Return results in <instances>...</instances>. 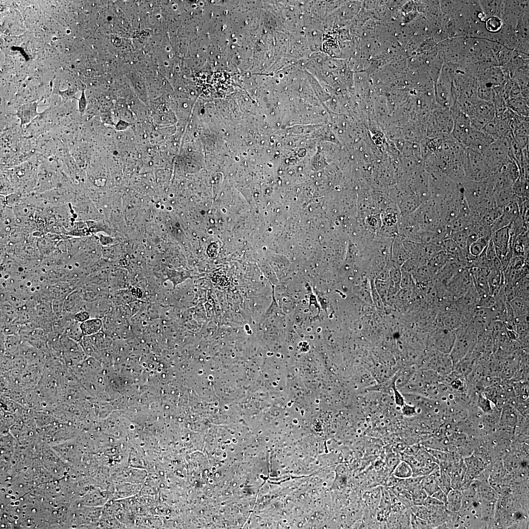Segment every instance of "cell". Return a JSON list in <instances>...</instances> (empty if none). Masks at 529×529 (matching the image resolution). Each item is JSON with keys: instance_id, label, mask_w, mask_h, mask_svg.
Listing matches in <instances>:
<instances>
[{"instance_id": "6da1fadb", "label": "cell", "mask_w": 529, "mask_h": 529, "mask_svg": "<svg viewBox=\"0 0 529 529\" xmlns=\"http://www.w3.org/2000/svg\"><path fill=\"white\" fill-rule=\"evenodd\" d=\"M455 340L450 356L453 366L465 358L477 342V329L474 325L463 324L455 330Z\"/></svg>"}, {"instance_id": "7a4b0ae2", "label": "cell", "mask_w": 529, "mask_h": 529, "mask_svg": "<svg viewBox=\"0 0 529 529\" xmlns=\"http://www.w3.org/2000/svg\"><path fill=\"white\" fill-rule=\"evenodd\" d=\"M464 168L466 180L483 181L492 175L483 156L468 148H465Z\"/></svg>"}, {"instance_id": "3957f363", "label": "cell", "mask_w": 529, "mask_h": 529, "mask_svg": "<svg viewBox=\"0 0 529 529\" xmlns=\"http://www.w3.org/2000/svg\"><path fill=\"white\" fill-rule=\"evenodd\" d=\"M467 116L470 119L472 126L481 130L486 124L496 117V113L492 102L479 99Z\"/></svg>"}, {"instance_id": "277c9868", "label": "cell", "mask_w": 529, "mask_h": 529, "mask_svg": "<svg viewBox=\"0 0 529 529\" xmlns=\"http://www.w3.org/2000/svg\"><path fill=\"white\" fill-rule=\"evenodd\" d=\"M448 291L456 300L467 292L474 286L469 268H462L446 284Z\"/></svg>"}, {"instance_id": "5b68a950", "label": "cell", "mask_w": 529, "mask_h": 529, "mask_svg": "<svg viewBox=\"0 0 529 529\" xmlns=\"http://www.w3.org/2000/svg\"><path fill=\"white\" fill-rule=\"evenodd\" d=\"M19 334L23 341L28 345L39 349H48V336L43 329H21Z\"/></svg>"}, {"instance_id": "8992f818", "label": "cell", "mask_w": 529, "mask_h": 529, "mask_svg": "<svg viewBox=\"0 0 529 529\" xmlns=\"http://www.w3.org/2000/svg\"><path fill=\"white\" fill-rule=\"evenodd\" d=\"M493 141L490 137L473 127L464 147L482 154Z\"/></svg>"}, {"instance_id": "52a82bcc", "label": "cell", "mask_w": 529, "mask_h": 529, "mask_svg": "<svg viewBox=\"0 0 529 529\" xmlns=\"http://www.w3.org/2000/svg\"><path fill=\"white\" fill-rule=\"evenodd\" d=\"M469 269L472 274L474 286L480 298L491 295L487 279L490 269L479 267H472Z\"/></svg>"}, {"instance_id": "ba28073f", "label": "cell", "mask_w": 529, "mask_h": 529, "mask_svg": "<svg viewBox=\"0 0 529 529\" xmlns=\"http://www.w3.org/2000/svg\"><path fill=\"white\" fill-rule=\"evenodd\" d=\"M456 338L455 331L447 328L440 330L434 336L437 349L444 354L450 353Z\"/></svg>"}, {"instance_id": "9c48e42d", "label": "cell", "mask_w": 529, "mask_h": 529, "mask_svg": "<svg viewBox=\"0 0 529 529\" xmlns=\"http://www.w3.org/2000/svg\"><path fill=\"white\" fill-rule=\"evenodd\" d=\"M40 101L28 102L22 104L18 108L15 115L20 120L21 127L28 125L40 114L37 111Z\"/></svg>"}, {"instance_id": "30bf717a", "label": "cell", "mask_w": 529, "mask_h": 529, "mask_svg": "<svg viewBox=\"0 0 529 529\" xmlns=\"http://www.w3.org/2000/svg\"><path fill=\"white\" fill-rule=\"evenodd\" d=\"M480 8L486 18L496 16L501 19L505 1L479 0Z\"/></svg>"}, {"instance_id": "8fae6325", "label": "cell", "mask_w": 529, "mask_h": 529, "mask_svg": "<svg viewBox=\"0 0 529 529\" xmlns=\"http://www.w3.org/2000/svg\"><path fill=\"white\" fill-rule=\"evenodd\" d=\"M491 240L496 249L507 250L511 249L508 226L499 229L491 234Z\"/></svg>"}, {"instance_id": "7c38bea8", "label": "cell", "mask_w": 529, "mask_h": 529, "mask_svg": "<svg viewBox=\"0 0 529 529\" xmlns=\"http://www.w3.org/2000/svg\"><path fill=\"white\" fill-rule=\"evenodd\" d=\"M452 256L444 250L433 255L428 262L427 266L434 275L439 272Z\"/></svg>"}, {"instance_id": "4fadbf2b", "label": "cell", "mask_w": 529, "mask_h": 529, "mask_svg": "<svg viewBox=\"0 0 529 529\" xmlns=\"http://www.w3.org/2000/svg\"><path fill=\"white\" fill-rule=\"evenodd\" d=\"M528 99L522 97L509 98L506 100L507 107L519 116L529 117Z\"/></svg>"}, {"instance_id": "5bb4252c", "label": "cell", "mask_w": 529, "mask_h": 529, "mask_svg": "<svg viewBox=\"0 0 529 529\" xmlns=\"http://www.w3.org/2000/svg\"><path fill=\"white\" fill-rule=\"evenodd\" d=\"M146 476V472L144 470L128 468L120 474V481L140 484Z\"/></svg>"}, {"instance_id": "9a60e30c", "label": "cell", "mask_w": 529, "mask_h": 529, "mask_svg": "<svg viewBox=\"0 0 529 529\" xmlns=\"http://www.w3.org/2000/svg\"><path fill=\"white\" fill-rule=\"evenodd\" d=\"M513 136H529V117L515 114L511 124Z\"/></svg>"}, {"instance_id": "2e32d148", "label": "cell", "mask_w": 529, "mask_h": 529, "mask_svg": "<svg viewBox=\"0 0 529 529\" xmlns=\"http://www.w3.org/2000/svg\"><path fill=\"white\" fill-rule=\"evenodd\" d=\"M103 323L100 318L91 317L80 323L83 336H90L100 332Z\"/></svg>"}, {"instance_id": "e0dca14e", "label": "cell", "mask_w": 529, "mask_h": 529, "mask_svg": "<svg viewBox=\"0 0 529 529\" xmlns=\"http://www.w3.org/2000/svg\"><path fill=\"white\" fill-rule=\"evenodd\" d=\"M80 322L72 319L67 322L64 326L62 336H64L74 341L79 342L83 335L80 328Z\"/></svg>"}, {"instance_id": "ac0fdd59", "label": "cell", "mask_w": 529, "mask_h": 529, "mask_svg": "<svg viewBox=\"0 0 529 529\" xmlns=\"http://www.w3.org/2000/svg\"><path fill=\"white\" fill-rule=\"evenodd\" d=\"M515 196L511 189V187L493 193V198L495 204L498 207L503 209L514 201Z\"/></svg>"}, {"instance_id": "d6986e66", "label": "cell", "mask_w": 529, "mask_h": 529, "mask_svg": "<svg viewBox=\"0 0 529 529\" xmlns=\"http://www.w3.org/2000/svg\"><path fill=\"white\" fill-rule=\"evenodd\" d=\"M529 178L524 175L520 174L518 179L513 183L511 189L515 195L529 198Z\"/></svg>"}, {"instance_id": "ffe728a7", "label": "cell", "mask_w": 529, "mask_h": 529, "mask_svg": "<svg viewBox=\"0 0 529 529\" xmlns=\"http://www.w3.org/2000/svg\"><path fill=\"white\" fill-rule=\"evenodd\" d=\"M512 310L514 317L524 315L529 313V300L515 297L508 302Z\"/></svg>"}, {"instance_id": "44dd1931", "label": "cell", "mask_w": 529, "mask_h": 529, "mask_svg": "<svg viewBox=\"0 0 529 529\" xmlns=\"http://www.w3.org/2000/svg\"><path fill=\"white\" fill-rule=\"evenodd\" d=\"M141 487L140 484L121 482L117 487L116 496L119 498L131 496L138 492Z\"/></svg>"}, {"instance_id": "7402d4cb", "label": "cell", "mask_w": 529, "mask_h": 529, "mask_svg": "<svg viewBox=\"0 0 529 529\" xmlns=\"http://www.w3.org/2000/svg\"><path fill=\"white\" fill-rule=\"evenodd\" d=\"M491 236V235L484 236L471 243L468 247L469 253L474 257L481 254L488 245Z\"/></svg>"}, {"instance_id": "603a6c76", "label": "cell", "mask_w": 529, "mask_h": 529, "mask_svg": "<svg viewBox=\"0 0 529 529\" xmlns=\"http://www.w3.org/2000/svg\"><path fill=\"white\" fill-rule=\"evenodd\" d=\"M393 475L401 480L406 479L413 476V469L407 461L399 462L393 471Z\"/></svg>"}, {"instance_id": "cb8c5ba5", "label": "cell", "mask_w": 529, "mask_h": 529, "mask_svg": "<svg viewBox=\"0 0 529 529\" xmlns=\"http://www.w3.org/2000/svg\"><path fill=\"white\" fill-rule=\"evenodd\" d=\"M420 483L428 496H432L440 489L437 483L433 473L423 477Z\"/></svg>"}, {"instance_id": "d4e9b609", "label": "cell", "mask_w": 529, "mask_h": 529, "mask_svg": "<svg viewBox=\"0 0 529 529\" xmlns=\"http://www.w3.org/2000/svg\"><path fill=\"white\" fill-rule=\"evenodd\" d=\"M461 494L457 490H451L447 494V501L445 505L452 511H458L461 507Z\"/></svg>"}, {"instance_id": "484cf974", "label": "cell", "mask_w": 529, "mask_h": 529, "mask_svg": "<svg viewBox=\"0 0 529 529\" xmlns=\"http://www.w3.org/2000/svg\"><path fill=\"white\" fill-rule=\"evenodd\" d=\"M477 95L480 100L492 102L494 95L493 89L477 82Z\"/></svg>"}, {"instance_id": "4316f807", "label": "cell", "mask_w": 529, "mask_h": 529, "mask_svg": "<svg viewBox=\"0 0 529 529\" xmlns=\"http://www.w3.org/2000/svg\"><path fill=\"white\" fill-rule=\"evenodd\" d=\"M484 24L486 30L492 34L498 33L501 30L503 25L502 20L496 16L486 18Z\"/></svg>"}, {"instance_id": "83f0119b", "label": "cell", "mask_w": 529, "mask_h": 529, "mask_svg": "<svg viewBox=\"0 0 529 529\" xmlns=\"http://www.w3.org/2000/svg\"><path fill=\"white\" fill-rule=\"evenodd\" d=\"M449 238L452 239L461 250L468 249V236L466 229L453 233Z\"/></svg>"}, {"instance_id": "f1b7e54d", "label": "cell", "mask_w": 529, "mask_h": 529, "mask_svg": "<svg viewBox=\"0 0 529 529\" xmlns=\"http://www.w3.org/2000/svg\"><path fill=\"white\" fill-rule=\"evenodd\" d=\"M411 509L412 511V514L416 517L428 521L429 511L428 508L426 506L423 505H413L411 506Z\"/></svg>"}, {"instance_id": "f546056e", "label": "cell", "mask_w": 529, "mask_h": 529, "mask_svg": "<svg viewBox=\"0 0 529 529\" xmlns=\"http://www.w3.org/2000/svg\"><path fill=\"white\" fill-rule=\"evenodd\" d=\"M410 523L412 527L414 529L427 528V527H429L427 520L419 518L413 514H411Z\"/></svg>"}, {"instance_id": "4dcf8cb0", "label": "cell", "mask_w": 529, "mask_h": 529, "mask_svg": "<svg viewBox=\"0 0 529 529\" xmlns=\"http://www.w3.org/2000/svg\"><path fill=\"white\" fill-rule=\"evenodd\" d=\"M485 251L489 263L493 261L497 258L495 246L491 239L488 245L485 248Z\"/></svg>"}, {"instance_id": "1f68e13d", "label": "cell", "mask_w": 529, "mask_h": 529, "mask_svg": "<svg viewBox=\"0 0 529 529\" xmlns=\"http://www.w3.org/2000/svg\"><path fill=\"white\" fill-rule=\"evenodd\" d=\"M412 281L410 275L408 272L403 270L401 274L400 286L403 288L408 287L412 284Z\"/></svg>"}, {"instance_id": "d6a6232c", "label": "cell", "mask_w": 529, "mask_h": 529, "mask_svg": "<svg viewBox=\"0 0 529 529\" xmlns=\"http://www.w3.org/2000/svg\"><path fill=\"white\" fill-rule=\"evenodd\" d=\"M78 110L81 115H83L86 110V106L87 105V101L85 96V89H83L81 93L80 97L78 99Z\"/></svg>"}, {"instance_id": "836d02e7", "label": "cell", "mask_w": 529, "mask_h": 529, "mask_svg": "<svg viewBox=\"0 0 529 529\" xmlns=\"http://www.w3.org/2000/svg\"><path fill=\"white\" fill-rule=\"evenodd\" d=\"M90 318L91 317L89 313L83 310L76 313L73 317L74 320L80 323L87 320Z\"/></svg>"}, {"instance_id": "e575fe53", "label": "cell", "mask_w": 529, "mask_h": 529, "mask_svg": "<svg viewBox=\"0 0 529 529\" xmlns=\"http://www.w3.org/2000/svg\"><path fill=\"white\" fill-rule=\"evenodd\" d=\"M433 497L437 499L444 505H445L447 501V495L441 489H439L436 491L432 496Z\"/></svg>"}, {"instance_id": "d590c367", "label": "cell", "mask_w": 529, "mask_h": 529, "mask_svg": "<svg viewBox=\"0 0 529 529\" xmlns=\"http://www.w3.org/2000/svg\"><path fill=\"white\" fill-rule=\"evenodd\" d=\"M375 288L373 287V289H372V293L374 301L378 308L381 309L382 307V300L380 299V297L379 295L378 292H377V291H375Z\"/></svg>"}, {"instance_id": "8d00e7d4", "label": "cell", "mask_w": 529, "mask_h": 529, "mask_svg": "<svg viewBox=\"0 0 529 529\" xmlns=\"http://www.w3.org/2000/svg\"><path fill=\"white\" fill-rule=\"evenodd\" d=\"M53 309L55 312L57 313H59L62 311L63 309V302H60V301L57 302V300L53 302Z\"/></svg>"}]
</instances>
